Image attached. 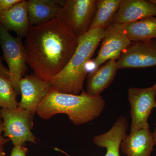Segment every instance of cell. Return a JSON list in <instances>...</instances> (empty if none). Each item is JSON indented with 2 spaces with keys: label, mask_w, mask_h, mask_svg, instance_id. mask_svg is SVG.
<instances>
[{
  "label": "cell",
  "mask_w": 156,
  "mask_h": 156,
  "mask_svg": "<svg viewBox=\"0 0 156 156\" xmlns=\"http://www.w3.org/2000/svg\"><path fill=\"white\" fill-rule=\"evenodd\" d=\"M152 1L156 5V0H152Z\"/></svg>",
  "instance_id": "484cf974"
},
{
  "label": "cell",
  "mask_w": 156,
  "mask_h": 156,
  "mask_svg": "<svg viewBox=\"0 0 156 156\" xmlns=\"http://www.w3.org/2000/svg\"><path fill=\"white\" fill-rule=\"evenodd\" d=\"M131 105V133L149 128L148 119L152 111L156 108V89L152 87L139 88L131 87L128 90Z\"/></svg>",
  "instance_id": "52a82bcc"
},
{
  "label": "cell",
  "mask_w": 156,
  "mask_h": 156,
  "mask_svg": "<svg viewBox=\"0 0 156 156\" xmlns=\"http://www.w3.org/2000/svg\"><path fill=\"white\" fill-rule=\"evenodd\" d=\"M0 24L17 36L25 37L31 25L29 19L27 1L22 0L8 10L0 11Z\"/></svg>",
  "instance_id": "7c38bea8"
},
{
  "label": "cell",
  "mask_w": 156,
  "mask_h": 156,
  "mask_svg": "<svg viewBox=\"0 0 156 156\" xmlns=\"http://www.w3.org/2000/svg\"><path fill=\"white\" fill-rule=\"evenodd\" d=\"M3 131L2 121L0 122V150H4V146L10 141V140L2 135Z\"/></svg>",
  "instance_id": "7402d4cb"
},
{
  "label": "cell",
  "mask_w": 156,
  "mask_h": 156,
  "mask_svg": "<svg viewBox=\"0 0 156 156\" xmlns=\"http://www.w3.org/2000/svg\"><path fill=\"white\" fill-rule=\"evenodd\" d=\"M149 17H156V5L152 0H121L112 23L128 24Z\"/></svg>",
  "instance_id": "8fae6325"
},
{
  "label": "cell",
  "mask_w": 156,
  "mask_h": 156,
  "mask_svg": "<svg viewBox=\"0 0 156 156\" xmlns=\"http://www.w3.org/2000/svg\"><path fill=\"white\" fill-rule=\"evenodd\" d=\"M4 136L12 141L14 146H25L26 143H36L38 139L32 132L34 119L30 112L17 106L1 109Z\"/></svg>",
  "instance_id": "277c9868"
},
{
  "label": "cell",
  "mask_w": 156,
  "mask_h": 156,
  "mask_svg": "<svg viewBox=\"0 0 156 156\" xmlns=\"http://www.w3.org/2000/svg\"><path fill=\"white\" fill-rule=\"evenodd\" d=\"M154 145L153 133L147 128L126 134L120 148L127 156H151Z\"/></svg>",
  "instance_id": "4fadbf2b"
},
{
  "label": "cell",
  "mask_w": 156,
  "mask_h": 156,
  "mask_svg": "<svg viewBox=\"0 0 156 156\" xmlns=\"http://www.w3.org/2000/svg\"><path fill=\"white\" fill-rule=\"evenodd\" d=\"M17 95L9 78L0 75V108L1 109L17 107Z\"/></svg>",
  "instance_id": "d6986e66"
},
{
  "label": "cell",
  "mask_w": 156,
  "mask_h": 156,
  "mask_svg": "<svg viewBox=\"0 0 156 156\" xmlns=\"http://www.w3.org/2000/svg\"><path fill=\"white\" fill-rule=\"evenodd\" d=\"M156 66V39L132 42L121 53L118 69L145 68Z\"/></svg>",
  "instance_id": "9c48e42d"
},
{
  "label": "cell",
  "mask_w": 156,
  "mask_h": 156,
  "mask_svg": "<svg viewBox=\"0 0 156 156\" xmlns=\"http://www.w3.org/2000/svg\"><path fill=\"white\" fill-rule=\"evenodd\" d=\"M51 87V83L43 80L35 75L26 76L20 82L21 98L18 106L34 116Z\"/></svg>",
  "instance_id": "30bf717a"
},
{
  "label": "cell",
  "mask_w": 156,
  "mask_h": 156,
  "mask_svg": "<svg viewBox=\"0 0 156 156\" xmlns=\"http://www.w3.org/2000/svg\"><path fill=\"white\" fill-rule=\"evenodd\" d=\"M128 125L127 119L120 117L108 131L94 136L93 142L95 144L106 149L105 156H120V146L126 134Z\"/></svg>",
  "instance_id": "2e32d148"
},
{
  "label": "cell",
  "mask_w": 156,
  "mask_h": 156,
  "mask_svg": "<svg viewBox=\"0 0 156 156\" xmlns=\"http://www.w3.org/2000/svg\"><path fill=\"white\" fill-rule=\"evenodd\" d=\"M0 45L3 58L9 66L10 80L19 95L20 82L27 70L25 47L22 38L11 35L0 24Z\"/></svg>",
  "instance_id": "8992f818"
},
{
  "label": "cell",
  "mask_w": 156,
  "mask_h": 156,
  "mask_svg": "<svg viewBox=\"0 0 156 156\" xmlns=\"http://www.w3.org/2000/svg\"><path fill=\"white\" fill-rule=\"evenodd\" d=\"M118 70L115 59L108 60L93 69L87 76L86 92L92 96L100 95L112 83Z\"/></svg>",
  "instance_id": "5bb4252c"
},
{
  "label": "cell",
  "mask_w": 156,
  "mask_h": 156,
  "mask_svg": "<svg viewBox=\"0 0 156 156\" xmlns=\"http://www.w3.org/2000/svg\"><path fill=\"white\" fill-rule=\"evenodd\" d=\"M0 156H6L4 150H0Z\"/></svg>",
  "instance_id": "d4e9b609"
},
{
  "label": "cell",
  "mask_w": 156,
  "mask_h": 156,
  "mask_svg": "<svg viewBox=\"0 0 156 156\" xmlns=\"http://www.w3.org/2000/svg\"><path fill=\"white\" fill-rule=\"evenodd\" d=\"M125 27L132 42L156 39V17H145Z\"/></svg>",
  "instance_id": "ac0fdd59"
},
{
  "label": "cell",
  "mask_w": 156,
  "mask_h": 156,
  "mask_svg": "<svg viewBox=\"0 0 156 156\" xmlns=\"http://www.w3.org/2000/svg\"><path fill=\"white\" fill-rule=\"evenodd\" d=\"M153 87L155 88V89H156V83L154 84V85Z\"/></svg>",
  "instance_id": "4316f807"
},
{
  "label": "cell",
  "mask_w": 156,
  "mask_h": 156,
  "mask_svg": "<svg viewBox=\"0 0 156 156\" xmlns=\"http://www.w3.org/2000/svg\"><path fill=\"white\" fill-rule=\"evenodd\" d=\"M22 0H0V11L8 10Z\"/></svg>",
  "instance_id": "44dd1931"
},
{
  "label": "cell",
  "mask_w": 156,
  "mask_h": 156,
  "mask_svg": "<svg viewBox=\"0 0 156 156\" xmlns=\"http://www.w3.org/2000/svg\"><path fill=\"white\" fill-rule=\"evenodd\" d=\"M105 30H91L78 38L77 48L64 69L51 81L52 87L58 92L78 95L83 90L88 74L87 64L100 45Z\"/></svg>",
  "instance_id": "3957f363"
},
{
  "label": "cell",
  "mask_w": 156,
  "mask_h": 156,
  "mask_svg": "<svg viewBox=\"0 0 156 156\" xmlns=\"http://www.w3.org/2000/svg\"><path fill=\"white\" fill-rule=\"evenodd\" d=\"M65 2L61 0H28L27 11L30 25H40L56 19Z\"/></svg>",
  "instance_id": "9a60e30c"
},
{
  "label": "cell",
  "mask_w": 156,
  "mask_h": 156,
  "mask_svg": "<svg viewBox=\"0 0 156 156\" xmlns=\"http://www.w3.org/2000/svg\"><path fill=\"white\" fill-rule=\"evenodd\" d=\"M25 38L27 64L37 76L50 83L67 65L79 42L57 18L31 26Z\"/></svg>",
  "instance_id": "6da1fadb"
},
{
  "label": "cell",
  "mask_w": 156,
  "mask_h": 156,
  "mask_svg": "<svg viewBox=\"0 0 156 156\" xmlns=\"http://www.w3.org/2000/svg\"><path fill=\"white\" fill-rule=\"evenodd\" d=\"M97 0H66L57 19L79 38L90 30Z\"/></svg>",
  "instance_id": "5b68a950"
},
{
  "label": "cell",
  "mask_w": 156,
  "mask_h": 156,
  "mask_svg": "<svg viewBox=\"0 0 156 156\" xmlns=\"http://www.w3.org/2000/svg\"><path fill=\"white\" fill-rule=\"evenodd\" d=\"M155 126H156V124H155Z\"/></svg>",
  "instance_id": "f1b7e54d"
},
{
  "label": "cell",
  "mask_w": 156,
  "mask_h": 156,
  "mask_svg": "<svg viewBox=\"0 0 156 156\" xmlns=\"http://www.w3.org/2000/svg\"><path fill=\"white\" fill-rule=\"evenodd\" d=\"M153 135L154 144L156 146V128H155L154 130L153 133Z\"/></svg>",
  "instance_id": "cb8c5ba5"
},
{
  "label": "cell",
  "mask_w": 156,
  "mask_h": 156,
  "mask_svg": "<svg viewBox=\"0 0 156 156\" xmlns=\"http://www.w3.org/2000/svg\"><path fill=\"white\" fill-rule=\"evenodd\" d=\"M0 75L10 79L9 70L3 63L2 58L0 56Z\"/></svg>",
  "instance_id": "603a6c76"
},
{
  "label": "cell",
  "mask_w": 156,
  "mask_h": 156,
  "mask_svg": "<svg viewBox=\"0 0 156 156\" xmlns=\"http://www.w3.org/2000/svg\"><path fill=\"white\" fill-rule=\"evenodd\" d=\"M121 0H97L96 10L90 30L105 29L111 24Z\"/></svg>",
  "instance_id": "e0dca14e"
},
{
  "label": "cell",
  "mask_w": 156,
  "mask_h": 156,
  "mask_svg": "<svg viewBox=\"0 0 156 156\" xmlns=\"http://www.w3.org/2000/svg\"><path fill=\"white\" fill-rule=\"evenodd\" d=\"M28 149L23 146H14L10 156H27Z\"/></svg>",
  "instance_id": "ffe728a7"
},
{
  "label": "cell",
  "mask_w": 156,
  "mask_h": 156,
  "mask_svg": "<svg viewBox=\"0 0 156 156\" xmlns=\"http://www.w3.org/2000/svg\"><path fill=\"white\" fill-rule=\"evenodd\" d=\"M101 46L94 59L95 69L111 59L118 60L121 53L131 43L125 24L112 23L105 30Z\"/></svg>",
  "instance_id": "ba28073f"
},
{
  "label": "cell",
  "mask_w": 156,
  "mask_h": 156,
  "mask_svg": "<svg viewBox=\"0 0 156 156\" xmlns=\"http://www.w3.org/2000/svg\"><path fill=\"white\" fill-rule=\"evenodd\" d=\"M2 118H1V115H0V122H2Z\"/></svg>",
  "instance_id": "83f0119b"
},
{
  "label": "cell",
  "mask_w": 156,
  "mask_h": 156,
  "mask_svg": "<svg viewBox=\"0 0 156 156\" xmlns=\"http://www.w3.org/2000/svg\"><path fill=\"white\" fill-rule=\"evenodd\" d=\"M105 104V101L101 95L92 96L83 90L79 95H73L58 92L52 87L37 113L45 120L64 114L74 125L80 126L100 116Z\"/></svg>",
  "instance_id": "7a4b0ae2"
}]
</instances>
